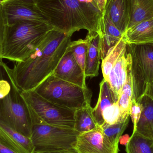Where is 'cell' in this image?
<instances>
[{
    "instance_id": "d4e9b609",
    "label": "cell",
    "mask_w": 153,
    "mask_h": 153,
    "mask_svg": "<svg viewBox=\"0 0 153 153\" xmlns=\"http://www.w3.org/2000/svg\"><path fill=\"white\" fill-rule=\"evenodd\" d=\"M129 118L123 122L112 125H104L101 127L108 140L116 147H119L120 139L128 126Z\"/></svg>"
},
{
    "instance_id": "277c9868",
    "label": "cell",
    "mask_w": 153,
    "mask_h": 153,
    "mask_svg": "<svg viewBox=\"0 0 153 153\" xmlns=\"http://www.w3.org/2000/svg\"><path fill=\"white\" fill-rule=\"evenodd\" d=\"M33 91L48 101L65 108L76 110L91 104V91L51 74Z\"/></svg>"
},
{
    "instance_id": "5b68a950",
    "label": "cell",
    "mask_w": 153,
    "mask_h": 153,
    "mask_svg": "<svg viewBox=\"0 0 153 153\" xmlns=\"http://www.w3.org/2000/svg\"><path fill=\"white\" fill-rule=\"evenodd\" d=\"M20 94L28 109L33 122L74 129L75 110L57 106L34 91H21Z\"/></svg>"
},
{
    "instance_id": "ba28073f",
    "label": "cell",
    "mask_w": 153,
    "mask_h": 153,
    "mask_svg": "<svg viewBox=\"0 0 153 153\" xmlns=\"http://www.w3.org/2000/svg\"><path fill=\"white\" fill-rule=\"evenodd\" d=\"M6 68L8 70L7 65ZM11 77V91L3 99H0V121L25 136L30 137L33 126L31 117L20 91Z\"/></svg>"
},
{
    "instance_id": "9a60e30c",
    "label": "cell",
    "mask_w": 153,
    "mask_h": 153,
    "mask_svg": "<svg viewBox=\"0 0 153 153\" xmlns=\"http://www.w3.org/2000/svg\"><path fill=\"white\" fill-rule=\"evenodd\" d=\"M99 35L100 37L102 60L105 58L109 49L123 37V34L103 11L102 14Z\"/></svg>"
},
{
    "instance_id": "484cf974",
    "label": "cell",
    "mask_w": 153,
    "mask_h": 153,
    "mask_svg": "<svg viewBox=\"0 0 153 153\" xmlns=\"http://www.w3.org/2000/svg\"><path fill=\"white\" fill-rule=\"evenodd\" d=\"M88 47L89 38L87 36L84 39L71 41L69 46L76 62L84 72Z\"/></svg>"
},
{
    "instance_id": "1f68e13d",
    "label": "cell",
    "mask_w": 153,
    "mask_h": 153,
    "mask_svg": "<svg viewBox=\"0 0 153 153\" xmlns=\"http://www.w3.org/2000/svg\"><path fill=\"white\" fill-rule=\"evenodd\" d=\"M0 153H17L0 143Z\"/></svg>"
},
{
    "instance_id": "30bf717a",
    "label": "cell",
    "mask_w": 153,
    "mask_h": 153,
    "mask_svg": "<svg viewBox=\"0 0 153 153\" xmlns=\"http://www.w3.org/2000/svg\"><path fill=\"white\" fill-rule=\"evenodd\" d=\"M75 149L79 153H118L119 147L109 142L99 127L96 129L79 134Z\"/></svg>"
},
{
    "instance_id": "4fadbf2b",
    "label": "cell",
    "mask_w": 153,
    "mask_h": 153,
    "mask_svg": "<svg viewBox=\"0 0 153 153\" xmlns=\"http://www.w3.org/2000/svg\"><path fill=\"white\" fill-rule=\"evenodd\" d=\"M131 65V56L126 51L118 59L109 74L107 82L117 100Z\"/></svg>"
},
{
    "instance_id": "8992f818",
    "label": "cell",
    "mask_w": 153,
    "mask_h": 153,
    "mask_svg": "<svg viewBox=\"0 0 153 153\" xmlns=\"http://www.w3.org/2000/svg\"><path fill=\"white\" fill-rule=\"evenodd\" d=\"M131 58L133 99L140 102L153 80V43L127 44Z\"/></svg>"
},
{
    "instance_id": "d6a6232c",
    "label": "cell",
    "mask_w": 153,
    "mask_h": 153,
    "mask_svg": "<svg viewBox=\"0 0 153 153\" xmlns=\"http://www.w3.org/2000/svg\"><path fill=\"white\" fill-rule=\"evenodd\" d=\"M33 153H79L75 149L72 150H67V151H56V152H34Z\"/></svg>"
},
{
    "instance_id": "52a82bcc",
    "label": "cell",
    "mask_w": 153,
    "mask_h": 153,
    "mask_svg": "<svg viewBox=\"0 0 153 153\" xmlns=\"http://www.w3.org/2000/svg\"><path fill=\"white\" fill-rule=\"evenodd\" d=\"M79 134L72 128L36 124L30 138L35 147L34 152H48L75 149Z\"/></svg>"
},
{
    "instance_id": "44dd1931",
    "label": "cell",
    "mask_w": 153,
    "mask_h": 153,
    "mask_svg": "<svg viewBox=\"0 0 153 153\" xmlns=\"http://www.w3.org/2000/svg\"><path fill=\"white\" fill-rule=\"evenodd\" d=\"M92 109L89 104L75 110L74 129L76 132L82 134L100 127L93 115Z\"/></svg>"
},
{
    "instance_id": "e575fe53",
    "label": "cell",
    "mask_w": 153,
    "mask_h": 153,
    "mask_svg": "<svg viewBox=\"0 0 153 153\" xmlns=\"http://www.w3.org/2000/svg\"><path fill=\"white\" fill-rule=\"evenodd\" d=\"M1 1H2L5 2V1H8V0H1Z\"/></svg>"
},
{
    "instance_id": "6da1fadb",
    "label": "cell",
    "mask_w": 153,
    "mask_h": 153,
    "mask_svg": "<svg viewBox=\"0 0 153 153\" xmlns=\"http://www.w3.org/2000/svg\"><path fill=\"white\" fill-rule=\"evenodd\" d=\"M71 36L54 29L22 62L7 67L15 85L21 91H33L51 75L71 42Z\"/></svg>"
},
{
    "instance_id": "7c38bea8",
    "label": "cell",
    "mask_w": 153,
    "mask_h": 153,
    "mask_svg": "<svg viewBox=\"0 0 153 153\" xmlns=\"http://www.w3.org/2000/svg\"><path fill=\"white\" fill-rule=\"evenodd\" d=\"M0 143L17 153H33L35 147L27 137L0 121Z\"/></svg>"
},
{
    "instance_id": "ffe728a7",
    "label": "cell",
    "mask_w": 153,
    "mask_h": 153,
    "mask_svg": "<svg viewBox=\"0 0 153 153\" xmlns=\"http://www.w3.org/2000/svg\"><path fill=\"white\" fill-rule=\"evenodd\" d=\"M100 86L99 99L96 106L93 108L92 113L98 126L101 127L104 124L102 117L103 111L118 100L107 81L103 79Z\"/></svg>"
},
{
    "instance_id": "7402d4cb",
    "label": "cell",
    "mask_w": 153,
    "mask_h": 153,
    "mask_svg": "<svg viewBox=\"0 0 153 153\" xmlns=\"http://www.w3.org/2000/svg\"><path fill=\"white\" fill-rule=\"evenodd\" d=\"M133 99V79L131 65L128 70L126 80L121 89L117 101L121 115L124 120H126L130 117V108Z\"/></svg>"
},
{
    "instance_id": "ac0fdd59",
    "label": "cell",
    "mask_w": 153,
    "mask_h": 153,
    "mask_svg": "<svg viewBox=\"0 0 153 153\" xmlns=\"http://www.w3.org/2000/svg\"><path fill=\"white\" fill-rule=\"evenodd\" d=\"M129 22L127 29L153 18V0H128Z\"/></svg>"
},
{
    "instance_id": "7a4b0ae2",
    "label": "cell",
    "mask_w": 153,
    "mask_h": 153,
    "mask_svg": "<svg viewBox=\"0 0 153 153\" xmlns=\"http://www.w3.org/2000/svg\"><path fill=\"white\" fill-rule=\"evenodd\" d=\"M55 28L68 36L82 29L100 34L102 13L94 5L80 0H34Z\"/></svg>"
},
{
    "instance_id": "83f0119b",
    "label": "cell",
    "mask_w": 153,
    "mask_h": 153,
    "mask_svg": "<svg viewBox=\"0 0 153 153\" xmlns=\"http://www.w3.org/2000/svg\"><path fill=\"white\" fill-rule=\"evenodd\" d=\"M143 110V106L142 103L137 102L133 99L130 110V117L134 125L133 133H134L135 131L137 125L140 118Z\"/></svg>"
},
{
    "instance_id": "d6986e66",
    "label": "cell",
    "mask_w": 153,
    "mask_h": 153,
    "mask_svg": "<svg viewBox=\"0 0 153 153\" xmlns=\"http://www.w3.org/2000/svg\"><path fill=\"white\" fill-rule=\"evenodd\" d=\"M139 102L143 105V110L135 132L153 139V100L145 94Z\"/></svg>"
},
{
    "instance_id": "f1b7e54d",
    "label": "cell",
    "mask_w": 153,
    "mask_h": 153,
    "mask_svg": "<svg viewBox=\"0 0 153 153\" xmlns=\"http://www.w3.org/2000/svg\"><path fill=\"white\" fill-rule=\"evenodd\" d=\"M8 22L3 10L1 4H0V61L1 59L2 48L6 36L8 28Z\"/></svg>"
},
{
    "instance_id": "3957f363",
    "label": "cell",
    "mask_w": 153,
    "mask_h": 153,
    "mask_svg": "<svg viewBox=\"0 0 153 153\" xmlns=\"http://www.w3.org/2000/svg\"><path fill=\"white\" fill-rule=\"evenodd\" d=\"M50 24L30 20H21L8 25L2 48L1 59L22 62L54 29Z\"/></svg>"
},
{
    "instance_id": "5bb4252c",
    "label": "cell",
    "mask_w": 153,
    "mask_h": 153,
    "mask_svg": "<svg viewBox=\"0 0 153 153\" xmlns=\"http://www.w3.org/2000/svg\"><path fill=\"white\" fill-rule=\"evenodd\" d=\"M103 11L124 34L127 30L129 22L128 0H107Z\"/></svg>"
},
{
    "instance_id": "8fae6325",
    "label": "cell",
    "mask_w": 153,
    "mask_h": 153,
    "mask_svg": "<svg viewBox=\"0 0 153 153\" xmlns=\"http://www.w3.org/2000/svg\"><path fill=\"white\" fill-rule=\"evenodd\" d=\"M52 74L80 87L87 88L84 71L77 63L69 47Z\"/></svg>"
},
{
    "instance_id": "836d02e7",
    "label": "cell",
    "mask_w": 153,
    "mask_h": 153,
    "mask_svg": "<svg viewBox=\"0 0 153 153\" xmlns=\"http://www.w3.org/2000/svg\"><path fill=\"white\" fill-rule=\"evenodd\" d=\"M27 1L30 2H34V0H25Z\"/></svg>"
},
{
    "instance_id": "4dcf8cb0",
    "label": "cell",
    "mask_w": 153,
    "mask_h": 153,
    "mask_svg": "<svg viewBox=\"0 0 153 153\" xmlns=\"http://www.w3.org/2000/svg\"><path fill=\"white\" fill-rule=\"evenodd\" d=\"M145 94L149 96L153 100V80L148 85Z\"/></svg>"
},
{
    "instance_id": "603a6c76",
    "label": "cell",
    "mask_w": 153,
    "mask_h": 153,
    "mask_svg": "<svg viewBox=\"0 0 153 153\" xmlns=\"http://www.w3.org/2000/svg\"><path fill=\"white\" fill-rule=\"evenodd\" d=\"M127 51V43L124 38L108 51L107 55L102 61V71L103 79L107 81L109 74L115 63Z\"/></svg>"
},
{
    "instance_id": "4316f807",
    "label": "cell",
    "mask_w": 153,
    "mask_h": 153,
    "mask_svg": "<svg viewBox=\"0 0 153 153\" xmlns=\"http://www.w3.org/2000/svg\"><path fill=\"white\" fill-rule=\"evenodd\" d=\"M102 117L104 122L103 125H112L126 120L122 117L117 101L114 102L103 111Z\"/></svg>"
},
{
    "instance_id": "e0dca14e",
    "label": "cell",
    "mask_w": 153,
    "mask_h": 153,
    "mask_svg": "<svg viewBox=\"0 0 153 153\" xmlns=\"http://www.w3.org/2000/svg\"><path fill=\"white\" fill-rule=\"evenodd\" d=\"M123 38L127 44L153 43V18L127 30Z\"/></svg>"
},
{
    "instance_id": "9c48e42d",
    "label": "cell",
    "mask_w": 153,
    "mask_h": 153,
    "mask_svg": "<svg viewBox=\"0 0 153 153\" xmlns=\"http://www.w3.org/2000/svg\"><path fill=\"white\" fill-rule=\"evenodd\" d=\"M8 25L21 20H30L51 24L34 2L25 0H0Z\"/></svg>"
},
{
    "instance_id": "d590c367",
    "label": "cell",
    "mask_w": 153,
    "mask_h": 153,
    "mask_svg": "<svg viewBox=\"0 0 153 153\" xmlns=\"http://www.w3.org/2000/svg\"><path fill=\"white\" fill-rule=\"evenodd\" d=\"M1 61H2V60H1ZM1 61H0V62H1Z\"/></svg>"
},
{
    "instance_id": "f546056e",
    "label": "cell",
    "mask_w": 153,
    "mask_h": 153,
    "mask_svg": "<svg viewBox=\"0 0 153 153\" xmlns=\"http://www.w3.org/2000/svg\"><path fill=\"white\" fill-rule=\"evenodd\" d=\"M107 1V0H95V5L101 13L104 11Z\"/></svg>"
},
{
    "instance_id": "cb8c5ba5",
    "label": "cell",
    "mask_w": 153,
    "mask_h": 153,
    "mask_svg": "<svg viewBox=\"0 0 153 153\" xmlns=\"http://www.w3.org/2000/svg\"><path fill=\"white\" fill-rule=\"evenodd\" d=\"M127 153H153V139L133 133L126 144Z\"/></svg>"
},
{
    "instance_id": "2e32d148",
    "label": "cell",
    "mask_w": 153,
    "mask_h": 153,
    "mask_svg": "<svg viewBox=\"0 0 153 153\" xmlns=\"http://www.w3.org/2000/svg\"><path fill=\"white\" fill-rule=\"evenodd\" d=\"M87 36L89 38V47L85 74L86 77H95L99 74L100 61L101 59L100 37L97 33H88Z\"/></svg>"
}]
</instances>
